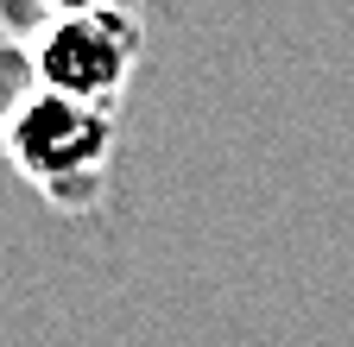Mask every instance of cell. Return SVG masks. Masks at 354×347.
<instances>
[{
  "instance_id": "cell-5",
  "label": "cell",
  "mask_w": 354,
  "mask_h": 347,
  "mask_svg": "<svg viewBox=\"0 0 354 347\" xmlns=\"http://www.w3.org/2000/svg\"><path fill=\"white\" fill-rule=\"evenodd\" d=\"M51 13H102V7H127V0H44Z\"/></svg>"
},
{
  "instance_id": "cell-3",
  "label": "cell",
  "mask_w": 354,
  "mask_h": 347,
  "mask_svg": "<svg viewBox=\"0 0 354 347\" xmlns=\"http://www.w3.org/2000/svg\"><path fill=\"white\" fill-rule=\"evenodd\" d=\"M32 95H38V63H32V45H19V38H0V120H13Z\"/></svg>"
},
{
  "instance_id": "cell-1",
  "label": "cell",
  "mask_w": 354,
  "mask_h": 347,
  "mask_svg": "<svg viewBox=\"0 0 354 347\" xmlns=\"http://www.w3.org/2000/svg\"><path fill=\"white\" fill-rule=\"evenodd\" d=\"M120 146V114L38 89L13 120H0V152L51 208L95 215L108 202V170Z\"/></svg>"
},
{
  "instance_id": "cell-2",
  "label": "cell",
  "mask_w": 354,
  "mask_h": 347,
  "mask_svg": "<svg viewBox=\"0 0 354 347\" xmlns=\"http://www.w3.org/2000/svg\"><path fill=\"white\" fill-rule=\"evenodd\" d=\"M140 51H146V26L133 13V0L127 7H102V13H57L32 38L38 89L108 108V114H120L127 82L140 70Z\"/></svg>"
},
{
  "instance_id": "cell-4",
  "label": "cell",
  "mask_w": 354,
  "mask_h": 347,
  "mask_svg": "<svg viewBox=\"0 0 354 347\" xmlns=\"http://www.w3.org/2000/svg\"><path fill=\"white\" fill-rule=\"evenodd\" d=\"M57 13L44 7V0H0V38H19V45H32V38L51 26Z\"/></svg>"
}]
</instances>
